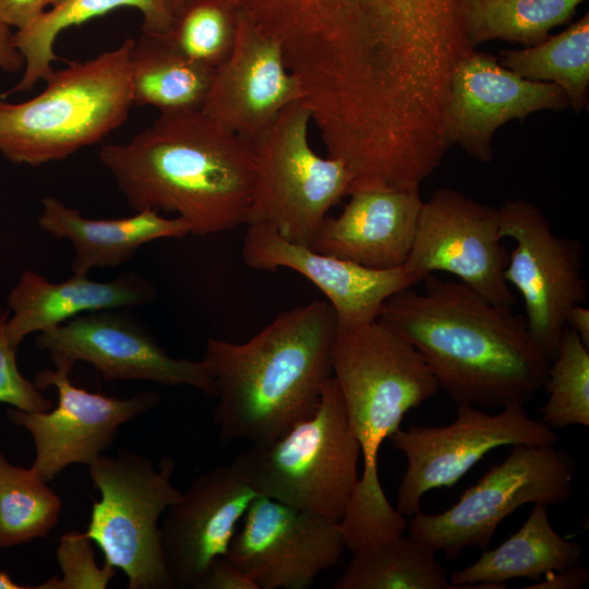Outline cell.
<instances>
[{
  "instance_id": "4",
  "label": "cell",
  "mask_w": 589,
  "mask_h": 589,
  "mask_svg": "<svg viewBox=\"0 0 589 589\" xmlns=\"http://www.w3.org/2000/svg\"><path fill=\"white\" fill-rule=\"evenodd\" d=\"M332 369L363 458L362 473L338 524L352 550L405 531L406 517L392 506L380 483L378 452L405 414L432 398L440 386L417 348L378 320L337 327Z\"/></svg>"
},
{
  "instance_id": "37",
  "label": "cell",
  "mask_w": 589,
  "mask_h": 589,
  "mask_svg": "<svg viewBox=\"0 0 589 589\" xmlns=\"http://www.w3.org/2000/svg\"><path fill=\"white\" fill-rule=\"evenodd\" d=\"M23 67L24 60L14 44L11 28L0 23V69L16 72Z\"/></svg>"
},
{
  "instance_id": "17",
  "label": "cell",
  "mask_w": 589,
  "mask_h": 589,
  "mask_svg": "<svg viewBox=\"0 0 589 589\" xmlns=\"http://www.w3.org/2000/svg\"><path fill=\"white\" fill-rule=\"evenodd\" d=\"M570 107L556 84L527 80L504 68L492 55L473 51L458 65L449 96V135L469 156L490 163L492 140L505 122L541 110Z\"/></svg>"
},
{
  "instance_id": "16",
  "label": "cell",
  "mask_w": 589,
  "mask_h": 589,
  "mask_svg": "<svg viewBox=\"0 0 589 589\" xmlns=\"http://www.w3.org/2000/svg\"><path fill=\"white\" fill-rule=\"evenodd\" d=\"M257 496L229 464L195 478L166 509L160 543L175 588L196 589L211 563L226 556L239 522Z\"/></svg>"
},
{
  "instance_id": "10",
  "label": "cell",
  "mask_w": 589,
  "mask_h": 589,
  "mask_svg": "<svg viewBox=\"0 0 589 589\" xmlns=\"http://www.w3.org/2000/svg\"><path fill=\"white\" fill-rule=\"evenodd\" d=\"M407 459L396 510L411 517L424 493L453 488L490 450L506 445H555L557 433L529 417L524 405L512 404L491 414L470 404H457L456 419L440 426L399 428L389 437Z\"/></svg>"
},
{
  "instance_id": "9",
  "label": "cell",
  "mask_w": 589,
  "mask_h": 589,
  "mask_svg": "<svg viewBox=\"0 0 589 589\" xmlns=\"http://www.w3.org/2000/svg\"><path fill=\"white\" fill-rule=\"evenodd\" d=\"M576 464L554 445H513L448 509L411 516L409 536L433 552L456 560L467 548L485 550L501 521L528 503L555 506L574 493Z\"/></svg>"
},
{
  "instance_id": "15",
  "label": "cell",
  "mask_w": 589,
  "mask_h": 589,
  "mask_svg": "<svg viewBox=\"0 0 589 589\" xmlns=\"http://www.w3.org/2000/svg\"><path fill=\"white\" fill-rule=\"evenodd\" d=\"M57 369L71 372L79 361L94 365L107 381L144 380L167 386H191L216 395L213 375L202 360L169 356L143 328L113 310L75 316L39 333Z\"/></svg>"
},
{
  "instance_id": "28",
  "label": "cell",
  "mask_w": 589,
  "mask_h": 589,
  "mask_svg": "<svg viewBox=\"0 0 589 589\" xmlns=\"http://www.w3.org/2000/svg\"><path fill=\"white\" fill-rule=\"evenodd\" d=\"M585 0H465L464 16L471 45L500 39L534 46L549 31L568 22Z\"/></svg>"
},
{
  "instance_id": "38",
  "label": "cell",
  "mask_w": 589,
  "mask_h": 589,
  "mask_svg": "<svg viewBox=\"0 0 589 589\" xmlns=\"http://www.w3.org/2000/svg\"><path fill=\"white\" fill-rule=\"evenodd\" d=\"M567 327L574 330L589 348V309L582 303L575 305L567 317Z\"/></svg>"
},
{
  "instance_id": "3",
  "label": "cell",
  "mask_w": 589,
  "mask_h": 589,
  "mask_svg": "<svg viewBox=\"0 0 589 589\" xmlns=\"http://www.w3.org/2000/svg\"><path fill=\"white\" fill-rule=\"evenodd\" d=\"M336 332L332 305L314 300L243 342L209 338L202 361L216 384L220 440L269 443L310 417L333 375Z\"/></svg>"
},
{
  "instance_id": "35",
  "label": "cell",
  "mask_w": 589,
  "mask_h": 589,
  "mask_svg": "<svg viewBox=\"0 0 589 589\" xmlns=\"http://www.w3.org/2000/svg\"><path fill=\"white\" fill-rule=\"evenodd\" d=\"M50 7V0H0V23L22 29Z\"/></svg>"
},
{
  "instance_id": "36",
  "label": "cell",
  "mask_w": 589,
  "mask_h": 589,
  "mask_svg": "<svg viewBox=\"0 0 589 589\" xmlns=\"http://www.w3.org/2000/svg\"><path fill=\"white\" fill-rule=\"evenodd\" d=\"M589 579L588 570L578 564L558 572H553L526 588L531 589H580Z\"/></svg>"
},
{
  "instance_id": "29",
  "label": "cell",
  "mask_w": 589,
  "mask_h": 589,
  "mask_svg": "<svg viewBox=\"0 0 589 589\" xmlns=\"http://www.w3.org/2000/svg\"><path fill=\"white\" fill-rule=\"evenodd\" d=\"M33 468L12 465L0 453V548L44 538L56 527L62 503Z\"/></svg>"
},
{
  "instance_id": "32",
  "label": "cell",
  "mask_w": 589,
  "mask_h": 589,
  "mask_svg": "<svg viewBox=\"0 0 589 589\" xmlns=\"http://www.w3.org/2000/svg\"><path fill=\"white\" fill-rule=\"evenodd\" d=\"M62 577H52L34 588L77 589L108 586L115 576V568L106 563L99 568L94 558L92 540L85 532L70 531L60 538L56 552Z\"/></svg>"
},
{
  "instance_id": "19",
  "label": "cell",
  "mask_w": 589,
  "mask_h": 589,
  "mask_svg": "<svg viewBox=\"0 0 589 589\" xmlns=\"http://www.w3.org/2000/svg\"><path fill=\"white\" fill-rule=\"evenodd\" d=\"M242 259L254 271L288 268L309 279L327 298L338 328L375 321L390 296L416 285L404 266L369 268L291 242L263 224L248 225Z\"/></svg>"
},
{
  "instance_id": "8",
  "label": "cell",
  "mask_w": 589,
  "mask_h": 589,
  "mask_svg": "<svg viewBox=\"0 0 589 589\" xmlns=\"http://www.w3.org/2000/svg\"><path fill=\"white\" fill-rule=\"evenodd\" d=\"M311 113L302 100L286 107L252 139L255 181L249 224L310 247L328 211L348 196L351 175L309 142Z\"/></svg>"
},
{
  "instance_id": "33",
  "label": "cell",
  "mask_w": 589,
  "mask_h": 589,
  "mask_svg": "<svg viewBox=\"0 0 589 589\" xmlns=\"http://www.w3.org/2000/svg\"><path fill=\"white\" fill-rule=\"evenodd\" d=\"M8 312H0V402L26 412H41L52 408L50 399L25 378L16 365L14 347L5 334Z\"/></svg>"
},
{
  "instance_id": "30",
  "label": "cell",
  "mask_w": 589,
  "mask_h": 589,
  "mask_svg": "<svg viewBox=\"0 0 589 589\" xmlns=\"http://www.w3.org/2000/svg\"><path fill=\"white\" fill-rule=\"evenodd\" d=\"M238 15L230 0H189L160 35L188 59L215 70L233 48Z\"/></svg>"
},
{
  "instance_id": "13",
  "label": "cell",
  "mask_w": 589,
  "mask_h": 589,
  "mask_svg": "<svg viewBox=\"0 0 589 589\" xmlns=\"http://www.w3.org/2000/svg\"><path fill=\"white\" fill-rule=\"evenodd\" d=\"M345 550L337 522L257 496L226 557L259 589H306L339 562Z\"/></svg>"
},
{
  "instance_id": "12",
  "label": "cell",
  "mask_w": 589,
  "mask_h": 589,
  "mask_svg": "<svg viewBox=\"0 0 589 589\" xmlns=\"http://www.w3.org/2000/svg\"><path fill=\"white\" fill-rule=\"evenodd\" d=\"M503 239L498 208L441 188L423 201L404 268L416 285L444 272L489 301L513 308L516 298L504 278L508 254Z\"/></svg>"
},
{
  "instance_id": "5",
  "label": "cell",
  "mask_w": 589,
  "mask_h": 589,
  "mask_svg": "<svg viewBox=\"0 0 589 589\" xmlns=\"http://www.w3.org/2000/svg\"><path fill=\"white\" fill-rule=\"evenodd\" d=\"M133 38L84 62L52 71L46 88L20 104L0 99V153L37 166L62 160L118 129L133 105Z\"/></svg>"
},
{
  "instance_id": "2",
  "label": "cell",
  "mask_w": 589,
  "mask_h": 589,
  "mask_svg": "<svg viewBox=\"0 0 589 589\" xmlns=\"http://www.w3.org/2000/svg\"><path fill=\"white\" fill-rule=\"evenodd\" d=\"M99 158L135 212L176 213L197 236L249 223L252 140L200 110L160 113L130 141L104 146Z\"/></svg>"
},
{
  "instance_id": "1",
  "label": "cell",
  "mask_w": 589,
  "mask_h": 589,
  "mask_svg": "<svg viewBox=\"0 0 589 589\" xmlns=\"http://www.w3.org/2000/svg\"><path fill=\"white\" fill-rule=\"evenodd\" d=\"M423 291L390 296L376 320L412 344L457 404L525 405L544 386L550 360L525 316L459 280L430 275Z\"/></svg>"
},
{
  "instance_id": "26",
  "label": "cell",
  "mask_w": 589,
  "mask_h": 589,
  "mask_svg": "<svg viewBox=\"0 0 589 589\" xmlns=\"http://www.w3.org/2000/svg\"><path fill=\"white\" fill-rule=\"evenodd\" d=\"M335 589H449L435 552L404 533L358 548Z\"/></svg>"
},
{
  "instance_id": "14",
  "label": "cell",
  "mask_w": 589,
  "mask_h": 589,
  "mask_svg": "<svg viewBox=\"0 0 589 589\" xmlns=\"http://www.w3.org/2000/svg\"><path fill=\"white\" fill-rule=\"evenodd\" d=\"M69 371L45 369L37 373L35 385L57 389L55 409L26 412L8 410L10 421L33 436L36 456L33 468L50 482L72 464L89 465L105 454L116 440L119 428L153 409L160 401L154 392H140L116 398L75 386Z\"/></svg>"
},
{
  "instance_id": "24",
  "label": "cell",
  "mask_w": 589,
  "mask_h": 589,
  "mask_svg": "<svg viewBox=\"0 0 589 589\" xmlns=\"http://www.w3.org/2000/svg\"><path fill=\"white\" fill-rule=\"evenodd\" d=\"M213 73L172 48L160 34L143 32L130 53L133 105L151 106L160 113L199 111Z\"/></svg>"
},
{
  "instance_id": "34",
  "label": "cell",
  "mask_w": 589,
  "mask_h": 589,
  "mask_svg": "<svg viewBox=\"0 0 589 589\" xmlns=\"http://www.w3.org/2000/svg\"><path fill=\"white\" fill-rule=\"evenodd\" d=\"M196 589H259V587L226 556H220L211 563Z\"/></svg>"
},
{
  "instance_id": "20",
  "label": "cell",
  "mask_w": 589,
  "mask_h": 589,
  "mask_svg": "<svg viewBox=\"0 0 589 589\" xmlns=\"http://www.w3.org/2000/svg\"><path fill=\"white\" fill-rule=\"evenodd\" d=\"M337 217L326 216L310 248L373 269L402 267L423 204L420 187L351 192Z\"/></svg>"
},
{
  "instance_id": "7",
  "label": "cell",
  "mask_w": 589,
  "mask_h": 589,
  "mask_svg": "<svg viewBox=\"0 0 589 589\" xmlns=\"http://www.w3.org/2000/svg\"><path fill=\"white\" fill-rule=\"evenodd\" d=\"M175 459L165 455L155 469L148 457L123 448L88 465L99 501L92 506L85 534L121 569L128 589L175 588L160 543V518L182 496L172 483Z\"/></svg>"
},
{
  "instance_id": "18",
  "label": "cell",
  "mask_w": 589,
  "mask_h": 589,
  "mask_svg": "<svg viewBox=\"0 0 589 589\" xmlns=\"http://www.w3.org/2000/svg\"><path fill=\"white\" fill-rule=\"evenodd\" d=\"M299 100L301 87L287 68L279 44L239 14L233 48L214 70L200 111L252 140Z\"/></svg>"
},
{
  "instance_id": "41",
  "label": "cell",
  "mask_w": 589,
  "mask_h": 589,
  "mask_svg": "<svg viewBox=\"0 0 589 589\" xmlns=\"http://www.w3.org/2000/svg\"><path fill=\"white\" fill-rule=\"evenodd\" d=\"M63 0H50V7H53V5H57L59 4L60 2H62Z\"/></svg>"
},
{
  "instance_id": "39",
  "label": "cell",
  "mask_w": 589,
  "mask_h": 589,
  "mask_svg": "<svg viewBox=\"0 0 589 589\" xmlns=\"http://www.w3.org/2000/svg\"><path fill=\"white\" fill-rule=\"evenodd\" d=\"M28 587L21 586L13 581L9 574L0 570V589H24Z\"/></svg>"
},
{
  "instance_id": "27",
  "label": "cell",
  "mask_w": 589,
  "mask_h": 589,
  "mask_svg": "<svg viewBox=\"0 0 589 589\" xmlns=\"http://www.w3.org/2000/svg\"><path fill=\"white\" fill-rule=\"evenodd\" d=\"M500 63L524 79L558 85L580 112L589 85V15L538 45L502 51Z\"/></svg>"
},
{
  "instance_id": "21",
  "label": "cell",
  "mask_w": 589,
  "mask_h": 589,
  "mask_svg": "<svg viewBox=\"0 0 589 589\" xmlns=\"http://www.w3.org/2000/svg\"><path fill=\"white\" fill-rule=\"evenodd\" d=\"M154 297V286L134 273L106 283L72 273L69 279L52 283L25 271L9 296L13 316L7 321L5 334L17 348L28 334L49 330L85 313L142 305Z\"/></svg>"
},
{
  "instance_id": "23",
  "label": "cell",
  "mask_w": 589,
  "mask_h": 589,
  "mask_svg": "<svg viewBox=\"0 0 589 589\" xmlns=\"http://www.w3.org/2000/svg\"><path fill=\"white\" fill-rule=\"evenodd\" d=\"M581 545L561 537L552 527L548 505L534 503L530 515L500 546L483 551L470 566L454 573L450 588H474L479 584L505 586L515 578L540 580L578 564ZM506 587V586H505Z\"/></svg>"
},
{
  "instance_id": "25",
  "label": "cell",
  "mask_w": 589,
  "mask_h": 589,
  "mask_svg": "<svg viewBox=\"0 0 589 589\" xmlns=\"http://www.w3.org/2000/svg\"><path fill=\"white\" fill-rule=\"evenodd\" d=\"M118 8L139 10L145 33H166L173 17L166 0H63L28 26L13 33L14 44L24 60L23 75L13 91L32 89L38 81H45L52 73V62L57 59L53 46L62 31Z\"/></svg>"
},
{
  "instance_id": "40",
  "label": "cell",
  "mask_w": 589,
  "mask_h": 589,
  "mask_svg": "<svg viewBox=\"0 0 589 589\" xmlns=\"http://www.w3.org/2000/svg\"><path fill=\"white\" fill-rule=\"evenodd\" d=\"M189 0H166L169 11L172 16L188 2Z\"/></svg>"
},
{
  "instance_id": "31",
  "label": "cell",
  "mask_w": 589,
  "mask_h": 589,
  "mask_svg": "<svg viewBox=\"0 0 589 589\" xmlns=\"http://www.w3.org/2000/svg\"><path fill=\"white\" fill-rule=\"evenodd\" d=\"M548 400L541 421L551 429L589 426V348L566 327L544 383Z\"/></svg>"
},
{
  "instance_id": "22",
  "label": "cell",
  "mask_w": 589,
  "mask_h": 589,
  "mask_svg": "<svg viewBox=\"0 0 589 589\" xmlns=\"http://www.w3.org/2000/svg\"><path fill=\"white\" fill-rule=\"evenodd\" d=\"M38 226L45 232L71 242L75 251L73 274L119 266L130 261L143 244L190 233L182 218L164 217L154 209L136 211L122 218L91 219L53 196L43 200Z\"/></svg>"
},
{
  "instance_id": "11",
  "label": "cell",
  "mask_w": 589,
  "mask_h": 589,
  "mask_svg": "<svg viewBox=\"0 0 589 589\" xmlns=\"http://www.w3.org/2000/svg\"><path fill=\"white\" fill-rule=\"evenodd\" d=\"M498 211L502 237L516 242L504 278L521 294L529 334L552 361L570 310L586 299L581 244L555 235L542 211L531 202L510 200Z\"/></svg>"
},
{
  "instance_id": "6",
  "label": "cell",
  "mask_w": 589,
  "mask_h": 589,
  "mask_svg": "<svg viewBox=\"0 0 589 589\" xmlns=\"http://www.w3.org/2000/svg\"><path fill=\"white\" fill-rule=\"evenodd\" d=\"M360 445L336 378L322 386L314 412L278 438L251 444L230 462L259 496L339 524L359 481Z\"/></svg>"
}]
</instances>
